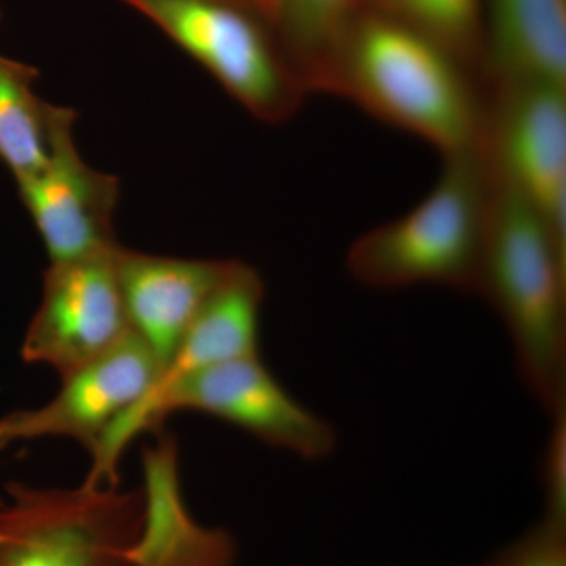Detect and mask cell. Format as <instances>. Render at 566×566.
<instances>
[{"mask_svg":"<svg viewBox=\"0 0 566 566\" xmlns=\"http://www.w3.org/2000/svg\"><path fill=\"white\" fill-rule=\"evenodd\" d=\"M319 92L356 103L444 156L482 148L479 80L434 41L374 10H360L342 32Z\"/></svg>","mask_w":566,"mask_h":566,"instance_id":"cell-1","label":"cell"},{"mask_svg":"<svg viewBox=\"0 0 566 566\" xmlns=\"http://www.w3.org/2000/svg\"><path fill=\"white\" fill-rule=\"evenodd\" d=\"M499 558L504 566H566V528L542 521Z\"/></svg>","mask_w":566,"mask_h":566,"instance_id":"cell-19","label":"cell"},{"mask_svg":"<svg viewBox=\"0 0 566 566\" xmlns=\"http://www.w3.org/2000/svg\"><path fill=\"white\" fill-rule=\"evenodd\" d=\"M144 516L132 549L134 566H233L237 542L223 528L200 526L182 501L178 442L159 431L144 452Z\"/></svg>","mask_w":566,"mask_h":566,"instance_id":"cell-12","label":"cell"},{"mask_svg":"<svg viewBox=\"0 0 566 566\" xmlns=\"http://www.w3.org/2000/svg\"><path fill=\"white\" fill-rule=\"evenodd\" d=\"M263 296V281L255 268L233 260L151 390L207 368L260 356Z\"/></svg>","mask_w":566,"mask_h":566,"instance_id":"cell-14","label":"cell"},{"mask_svg":"<svg viewBox=\"0 0 566 566\" xmlns=\"http://www.w3.org/2000/svg\"><path fill=\"white\" fill-rule=\"evenodd\" d=\"M114 262L129 329L164 370L233 260L175 259L118 245Z\"/></svg>","mask_w":566,"mask_h":566,"instance_id":"cell-11","label":"cell"},{"mask_svg":"<svg viewBox=\"0 0 566 566\" xmlns=\"http://www.w3.org/2000/svg\"><path fill=\"white\" fill-rule=\"evenodd\" d=\"M193 411L241 428L253 438L304 460L333 455V424L296 400L260 356L218 365L151 390L118 417L93 449L87 482L118 485V463L129 442L145 431L159 433L175 412Z\"/></svg>","mask_w":566,"mask_h":566,"instance_id":"cell-4","label":"cell"},{"mask_svg":"<svg viewBox=\"0 0 566 566\" xmlns=\"http://www.w3.org/2000/svg\"><path fill=\"white\" fill-rule=\"evenodd\" d=\"M491 199L493 175L482 148L447 155L422 202L356 240L346 270L370 289L434 283L480 293Z\"/></svg>","mask_w":566,"mask_h":566,"instance_id":"cell-3","label":"cell"},{"mask_svg":"<svg viewBox=\"0 0 566 566\" xmlns=\"http://www.w3.org/2000/svg\"><path fill=\"white\" fill-rule=\"evenodd\" d=\"M74 111L54 106L48 161L39 172L17 181L51 263L84 259L118 245L114 234L118 180L82 159L74 145Z\"/></svg>","mask_w":566,"mask_h":566,"instance_id":"cell-9","label":"cell"},{"mask_svg":"<svg viewBox=\"0 0 566 566\" xmlns=\"http://www.w3.org/2000/svg\"><path fill=\"white\" fill-rule=\"evenodd\" d=\"M364 9L434 41L482 84L483 0H365Z\"/></svg>","mask_w":566,"mask_h":566,"instance_id":"cell-17","label":"cell"},{"mask_svg":"<svg viewBox=\"0 0 566 566\" xmlns=\"http://www.w3.org/2000/svg\"><path fill=\"white\" fill-rule=\"evenodd\" d=\"M117 248L50 264L39 311L22 342L24 363L48 365L63 378L132 331L115 273Z\"/></svg>","mask_w":566,"mask_h":566,"instance_id":"cell-8","label":"cell"},{"mask_svg":"<svg viewBox=\"0 0 566 566\" xmlns=\"http://www.w3.org/2000/svg\"><path fill=\"white\" fill-rule=\"evenodd\" d=\"M566 87V0H483L482 85Z\"/></svg>","mask_w":566,"mask_h":566,"instance_id":"cell-13","label":"cell"},{"mask_svg":"<svg viewBox=\"0 0 566 566\" xmlns=\"http://www.w3.org/2000/svg\"><path fill=\"white\" fill-rule=\"evenodd\" d=\"M0 509V566H134L142 490L7 485Z\"/></svg>","mask_w":566,"mask_h":566,"instance_id":"cell-6","label":"cell"},{"mask_svg":"<svg viewBox=\"0 0 566 566\" xmlns=\"http://www.w3.org/2000/svg\"><path fill=\"white\" fill-rule=\"evenodd\" d=\"M486 566H504V564H502L501 558L497 557L494 562H491V564H488Z\"/></svg>","mask_w":566,"mask_h":566,"instance_id":"cell-20","label":"cell"},{"mask_svg":"<svg viewBox=\"0 0 566 566\" xmlns=\"http://www.w3.org/2000/svg\"><path fill=\"white\" fill-rule=\"evenodd\" d=\"M123 2L161 29L259 120H289L311 93L271 25L248 0Z\"/></svg>","mask_w":566,"mask_h":566,"instance_id":"cell-5","label":"cell"},{"mask_svg":"<svg viewBox=\"0 0 566 566\" xmlns=\"http://www.w3.org/2000/svg\"><path fill=\"white\" fill-rule=\"evenodd\" d=\"M482 150L491 172L566 248V87L494 82L483 87Z\"/></svg>","mask_w":566,"mask_h":566,"instance_id":"cell-7","label":"cell"},{"mask_svg":"<svg viewBox=\"0 0 566 566\" xmlns=\"http://www.w3.org/2000/svg\"><path fill=\"white\" fill-rule=\"evenodd\" d=\"M542 457V486L545 494L543 521L566 528V408L554 412Z\"/></svg>","mask_w":566,"mask_h":566,"instance_id":"cell-18","label":"cell"},{"mask_svg":"<svg viewBox=\"0 0 566 566\" xmlns=\"http://www.w3.org/2000/svg\"><path fill=\"white\" fill-rule=\"evenodd\" d=\"M491 175L479 294L509 331L524 386L553 416L566 408V248L524 200Z\"/></svg>","mask_w":566,"mask_h":566,"instance_id":"cell-2","label":"cell"},{"mask_svg":"<svg viewBox=\"0 0 566 566\" xmlns=\"http://www.w3.org/2000/svg\"><path fill=\"white\" fill-rule=\"evenodd\" d=\"M3 444H2V438H0V449H2ZM3 504H6V501H3L2 497H0V509H2Z\"/></svg>","mask_w":566,"mask_h":566,"instance_id":"cell-21","label":"cell"},{"mask_svg":"<svg viewBox=\"0 0 566 566\" xmlns=\"http://www.w3.org/2000/svg\"><path fill=\"white\" fill-rule=\"evenodd\" d=\"M161 371L158 357L129 331L107 352L63 376L50 403L2 417V444L54 436L73 439L92 453L107 428L151 392Z\"/></svg>","mask_w":566,"mask_h":566,"instance_id":"cell-10","label":"cell"},{"mask_svg":"<svg viewBox=\"0 0 566 566\" xmlns=\"http://www.w3.org/2000/svg\"><path fill=\"white\" fill-rule=\"evenodd\" d=\"M271 25L303 77L319 92L324 71L342 32L364 9L365 0H248Z\"/></svg>","mask_w":566,"mask_h":566,"instance_id":"cell-15","label":"cell"},{"mask_svg":"<svg viewBox=\"0 0 566 566\" xmlns=\"http://www.w3.org/2000/svg\"><path fill=\"white\" fill-rule=\"evenodd\" d=\"M39 71L0 54V159L14 180L39 172L50 156L54 104L33 92Z\"/></svg>","mask_w":566,"mask_h":566,"instance_id":"cell-16","label":"cell"}]
</instances>
